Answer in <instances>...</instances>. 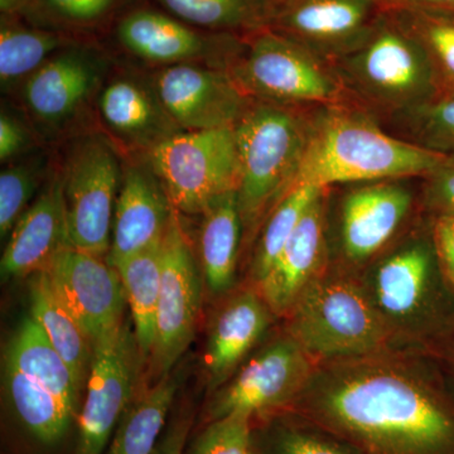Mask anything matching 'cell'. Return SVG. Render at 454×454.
I'll list each match as a JSON object with an SVG mask.
<instances>
[{"label":"cell","instance_id":"obj_1","mask_svg":"<svg viewBox=\"0 0 454 454\" xmlns=\"http://www.w3.org/2000/svg\"><path fill=\"white\" fill-rule=\"evenodd\" d=\"M417 352L317 364L289 406L356 454H454V404Z\"/></svg>","mask_w":454,"mask_h":454},{"label":"cell","instance_id":"obj_2","mask_svg":"<svg viewBox=\"0 0 454 454\" xmlns=\"http://www.w3.org/2000/svg\"><path fill=\"white\" fill-rule=\"evenodd\" d=\"M357 279L399 351L420 354L452 325L454 289L439 265L423 212Z\"/></svg>","mask_w":454,"mask_h":454},{"label":"cell","instance_id":"obj_3","mask_svg":"<svg viewBox=\"0 0 454 454\" xmlns=\"http://www.w3.org/2000/svg\"><path fill=\"white\" fill-rule=\"evenodd\" d=\"M444 157L397 138L351 104H328L310 112L309 138L295 186L330 188L423 178Z\"/></svg>","mask_w":454,"mask_h":454},{"label":"cell","instance_id":"obj_4","mask_svg":"<svg viewBox=\"0 0 454 454\" xmlns=\"http://www.w3.org/2000/svg\"><path fill=\"white\" fill-rule=\"evenodd\" d=\"M312 109L250 98L235 122L239 155L236 195L245 247L254 244L268 215L295 186Z\"/></svg>","mask_w":454,"mask_h":454},{"label":"cell","instance_id":"obj_5","mask_svg":"<svg viewBox=\"0 0 454 454\" xmlns=\"http://www.w3.org/2000/svg\"><path fill=\"white\" fill-rule=\"evenodd\" d=\"M331 66L346 103L379 122L438 97L426 51L390 12L382 14L365 40Z\"/></svg>","mask_w":454,"mask_h":454},{"label":"cell","instance_id":"obj_6","mask_svg":"<svg viewBox=\"0 0 454 454\" xmlns=\"http://www.w3.org/2000/svg\"><path fill=\"white\" fill-rule=\"evenodd\" d=\"M286 331L317 364L399 351L357 277L331 267L301 293Z\"/></svg>","mask_w":454,"mask_h":454},{"label":"cell","instance_id":"obj_7","mask_svg":"<svg viewBox=\"0 0 454 454\" xmlns=\"http://www.w3.org/2000/svg\"><path fill=\"white\" fill-rule=\"evenodd\" d=\"M420 178L327 188L331 267L357 277L422 214Z\"/></svg>","mask_w":454,"mask_h":454},{"label":"cell","instance_id":"obj_8","mask_svg":"<svg viewBox=\"0 0 454 454\" xmlns=\"http://www.w3.org/2000/svg\"><path fill=\"white\" fill-rule=\"evenodd\" d=\"M226 71L256 100L294 107L346 103L333 66L268 27L241 35Z\"/></svg>","mask_w":454,"mask_h":454},{"label":"cell","instance_id":"obj_9","mask_svg":"<svg viewBox=\"0 0 454 454\" xmlns=\"http://www.w3.org/2000/svg\"><path fill=\"white\" fill-rule=\"evenodd\" d=\"M68 243L107 258L122 166L113 142L100 134L77 137L59 163Z\"/></svg>","mask_w":454,"mask_h":454},{"label":"cell","instance_id":"obj_10","mask_svg":"<svg viewBox=\"0 0 454 454\" xmlns=\"http://www.w3.org/2000/svg\"><path fill=\"white\" fill-rule=\"evenodd\" d=\"M145 158L178 214L202 215L215 200L238 188L234 125L179 131Z\"/></svg>","mask_w":454,"mask_h":454},{"label":"cell","instance_id":"obj_11","mask_svg":"<svg viewBox=\"0 0 454 454\" xmlns=\"http://www.w3.org/2000/svg\"><path fill=\"white\" fill-rule=\"evenodd\" d=\"M145 360L136 334L124 325L95 343L73 454H104L122 414L142 384Z\"/></svg>","mask_w":454,"mask_h":454},{"label":"cell","instance_id":"obj_12","mask_svg":"<svg viewBox=\"0 0 454 454\" xmlns=\"http://www.w3.org/2000/svg\"><path fill=\"white\" fill-rule=\"evenodd\" d=\"M316 366V361L286 331L260 348L216 390L210 419L235 413L255 418L289 409Z\"/></svg>","mask_w":454,"mask_h":454},{"label":"cell","instance_id":"obj_13","mask_svg":"<svg viewBox=\"0 0 454 454\" xmlns=\"http://www.w3.org/2000/svg\"><path fill=\"white\" fill-rule=\"evenodd\" d=\"M201 268L176 211L162 243V280L149 376L170 375L195 337L202 304Z\"/></svg>","mask_w":454,"mask_h":454},{"label":"cell","instance_id":"obj_14","mask_svg":"<svg viewBox=\"0 0 454 454\" xmlns=\"http://www.w3.org/2000/svg\"><path fill=\"white\" fill-rule=\"evenodd\" d=\"M106 74V57L95 47L74 41L22 82L23 106L43 131H64L98 97Z\"/></svg>","mask_w":454,"mask_h":454},{"label":"cell","instance_id":"obj_15","mask_svg":"<svg viewBox=\"0 0 454 454\" xmlns=\"http://www.w3.org/2000/svg\"><path fill=\"white\" fill-rule=\"evenodd\" d=\"M379 0H268L265 27L333 65L385 13Z\"/></svg>","mask_w":454,"mask_h":454},{"label":"cell","instance_id":"obj_16","mask_svg":"<svg viewBox=\"0 0 454 454\" xmlns=\"http://www.w3.org/2000/svg\"><path fill=\"white\" fill-rule=\"evenodd\" d=\"M43 270L94 348L124 325L128 306L124 286L118 270L106 258L67 244Z\"/></svg>","mask_w":454,"mask_h":454},{"label":"cell","instance_id":"obj_17","mask_svg":"<svg viewBox=\"0 0 454 454\" xmlns=\"http://www.w3.org/2000/svg\"><path fill=\"white\" fill-rule=\"evenodd\" d=\"M148 80L182 131L232 127L250 103L225 68L215 66H167Z\"/></svg>","mask_w":454,"mask_h":454},{"label":"cell","instance_id":"obj_18","mask_svg":"<svg viewBox=\"0 0 454 454\" xmlns=\"http://www.w3.org/2000/svg\"><path fill=\"white\" fill-rule=\"evenodd\" d=\"M115 35L125 52L158 67L203 64L226 70L241 41V35L202 31L153 9L125 14Z\"/></svg>","mask_w":454,"mask_h":454},{"label":"cell","instance_id":"obj_19","mask_svg":"<svg viewBox=\"0 0 454 454\" xmlns=\"http://www.w3.org/2000/svg\"><path fill=\"white\" fill-rule=\"evenodd\" d=\"M330 268L327 188H324L309 203L273 268L255 289L277 318H286L307 286Z\"/></svg>","mask_w":454,"mask_h":454},{"label":"cell","instance_id":"obj_20","mask_svg":"<svg viewBox=\"0 0 454 454\" xmlns=\"http://www.w3.org/2000/svg\"><path fill=\"white\" fill-rule=\"evenodd\" d=\"M175 212L145 158L122 167L107 262L116 264L162 243Z\"/></svg>","mask_w":454,"mask_h":454},{"label":"cell","instance_id":"obj_21","mask_svg":"<svg viewBox=\"0 0 454 454\" xmlns=\"http://www.w3.org/2000/svg\"><path fill=\"white\" fill-rule=\"evenodd\" d=\"M67 244L64 191L57 164L49 181L8 236L0 260L3 280L20 279L43 270Z\"/></svg>","mask_w":454,"mask_h":454},{"label":"cell","instance_id":"obj_22","mask_svg":"<svg viewBox=\"0 0 454 454\" xmlns=\"http://www.w3.org/2000/svg\"><path fill=\"white\" fill-rule=\"evenodd\" d=\"M98 110L115 142L137 153L146 154L182 131L164 110L149 80L131 74H116L104 83Z\"/></svg>","mask_w":454,"mask_h":454},{"label":"cell","instance_id":"obj_23","mask_svg":"<svg viewBox=\"0 0 454 454\" xmlns=\"http://www.w3.org/2000/svg\"><path fill=\"white\" fill-rule=\"evenodd\" d=\"M274 313L255 288L239 293L212 321L205 349L210 390H219L267 334Z\"/></svg>","mask_w":454,"mask_h":454},{"label":"cell","instance_id":"obj_24","mask_svg":"<svg viewBox=\"0 0 454 454\" xmlns=\"http://www.w3.org/2000/svg\"><path fill=\"white\" fill-rule=\"evenodd\" d=\"M199 264L203 283L214 295L231 291L244 240L236 191L215 200L202 212Z\"/></svg>","mask_w":454,"mask_h":454},{"label":"cell","instance_id":"obj_25","mask_svg":"<svg viewBox=\"0 0 454 454\" xmlns=\"http://www.w3.org/2000/svg\"><path fill=\"white\" fill-rule=\"evenodd\" d=\"M3 389L17 423L35 443L56 446L76 423L70 406L7 361H3Z\"/></svg>","mask_w":454,"mask_h":454},{"label":"cell","instance_id":"obj_26","mask_svg":"<svg viewBox=\"0 0 454 454\" xmlns=\"http://www.w3.org/2000/svg\"><path fill=\"white\" fill-rule=\"evenodd\" d=\"M29 301V315L38 322L59 354L64 357L83 394L94 358V343L57 295L46 271L41 270L31 276Z\"/></svg>","mask_w":454,"mask_h":454},{"label":"cell","instance_id":"obj_27","mask_svg":"<svg viewBox=\"0 0 454 454\" xmlns=\"http://www.w3.org/2000/svg\"><path fill=\"white\" fill-rule=\"evenodd\" d=\"M4 361L59 396L79 417L82 391L74 373L31 315L26 316L9 342Z\"/></svg>","mask_w":454,"mask_h":454},{"label":"cell","instance_id":"obj_28","mask_svg":"<svg viewBox=\"0 0 454 454\" xmlns=\"http://www.w3.org/2000/svg\"><path fill=\"white\" fill-rule=\"evenodd\" d=\"M178 385L177 376L170 375L153 385L142 381L104 454L153 453L166 428Z\"/></svg>","mask_w":454,"mask_h":454},{"label":"cell","instance_id":"obj_29","mask_svg":"<svg viewBox=\"0 0 454 454\" xmlns=\"http://www.w3.org/2000/svg\"><path fill=\"white\" fill-rule=\"evenodd\" d=\"M162 243L113 265L121 276L134 334L145 363L154 348L162 280Z\"/></svg>","mask_w":454,"mask_h":454},{"label":"cell","instance_id":"obj_30","mask_svg":"<svg viewBox=\"0 0 454 454\" xmlns=\"http://www.w3.org/2000/svg\"><path fill=\"white\" fill-rule=\"evenodd\" d=\"M17 16H2L0 83L3 91L22 82L50 57L74 43L70 35L23 25Z\"/></svg>","mask_w":454,"mask_h":454},{"label":"cell","instance_id":"obj_31","mask_svg":"<svg viewBox=\"0 0 454 454\" xmlns=\"http://www.w3.org/2000/svg\"><path fill=\"white\" fill-rule=\"evenodd\" d=\"M170 16L202 31L244 35L265 27L268 0H158Z\"/></svg>","mask_w":454,"mask_h":454},{"label":"cell","instance_id":"obj_32","mask_svg":"<svg viewBox=\"0 0 454 454\" xmlns=\"http://www.w3.org/2000/svg\"><path fill=\"white\" fill-rule=\"evenodd\" d=\"M322 190L324 188L312 186L293 187L268 215L253 244L249 269L253 288L259 286L268 276L304 211Z\"/></svg>","mask_w":454,"mask_h":454},{"label":"cell","instance_id":"obj_33","mask_svg":"<svg viewBox=\"0 0 454 454\" xmlns=\"http://www.w3.org/2000/svg\"><path fill=\"white\" fill-rule=\"evenodd\" d=\"M422 44L432 66L437 98H454V13L433 11L390 12Z\"/></svg>","mask_w":454,"mask_h":454},{"label":"cell","instance_id":"obj_34","mask_svg":"<svg viewBox=\"0 0 454 454\" xmlns=\"http://www.w3.org/2000/svg\"><path fill=\"white\" fill-rule=\"evenodd\" d=\"M53 167L49 155L31 152L7 163L0 173V238L8 239L27 208L35 201Z\"/></svg>","mask_w":454,"mask_h":454},{"label":"cell","instance_id":"obj_35","mask_svg":"<svg viewBox=\"0 0 454 454\" xmlns=\"http://www.w3.org/2000/svg\"><path fill=\"white\" fill-rule=\"evenodd\" d=\"M380 124L411 145L438 154H454V98H434Z\"/></svg>","mask_w":454,"mask_h":454},{"label":"cell","instance_id":"obj_36","mask_svg":"<svg viewBox=\"0 0 454 454\" xmlns=\"http://www.w3.org/2000/svg\"><path fill=\"white\" fill-rule=\"evenodd\" d=\"M118 0H25L16 14L27 25L70 35L106 20Z\"/></svg>","mask_w":454,"mask_h":454},{"label":"cell","instance_id":"obj_37","mask_svg":"<svg viewBox=\"0 0 454 454\" xmlns=\"http://www.w3.org/2000/svg\"><path fill=\"white\" fill-rule=\"evenodd\" d=\"M306 422V420H304ZM256 454H259L256 452ZM260 454H356L312 424L278 423Z\"/></svg>","mask_w":454,"mask_h":454},{"label":"cell","instance_id":"obj_38","mask_svg":"<svg viewBox=\"0 0 454 454\" xmlns=\"http://www.w3.org/2000/svg\"><path fill=\"white\" fill-rule=\"evenodd\" d=\"M252 420L238 413L211 420L188 454H256Z\"/></svg>","mask_w":454,"mask_h":454},{"label":"cell","instance_id":"obj_39","mask_svg":"<svg viewBox=\"0 0 454 454\" xmlns=\"http://www.w3.org/2000/svg\"><path fill=\"white\" fill-rule=\"evenodd\" d=\"M419 201L427 216L454 214V154L446 155L434 169L420 178Z\"/></svg>","mask_w":454,"mask_h":454},{"label":"cell","instance_id":"obj_40","mask_svg":"<svg viewBox=\"0 0 454 454\" xmlns=\"http://www.w3.org/2000/svg\"><path fill=\"white\" fill-rule=\"evenodd\" d=\"M33 143L31 131L26 122L3 107L0 114V160L3 164L16 160L31 153Z\"/></svg>","mask_w":454,"mask_h":454},{"label":"cell","instance_id":"obj_41","mask_svg":"<svg viewBox=\"0 0 454 454\" xmlns=\"http://www.w3.org/2000/svg\"><path fill=\"white\" fill-rule=\"evenodd\" d=\"M429 219L439 265L447 282L454 289V214Z\"/></svg>","mask_w":454,"mask_h":454},{"label":"cell","instance_id":"obj_42","mask_svg":"<svg viewBox=\"0 0 454 454\" xmlns=\"http://www.w3.org/2000/svg\"><path fill=\"white\" fill-rule=\"evenodd\" d=\"M192 423L193 414L188 409L175 415L168 426L164 428L157 447L152 454H184Z\"/></svg>","mask_w":454,"mask_h":454},{"label":"cell","instance_id":"obj_43","mask_svg":"<svg viewBox=\"0 0 454 454\" xmlns=\"http://www.w3.org/2000/svg\"><path fill=\"white\" fill-rule=\"evenodd\" d=\"M387 12L433 11L454 13V0H379Z\"/></svg>","mask_w":454,"mask_h":454},{"label":"cell","instance_id":"obj_44","mask_svg":"<svg viewBox=\"0 0 454 454\" xmlns=\"http://www.w3.org/2000/svg\"><path fill=\"white\" fill-rule=\"evenodd\" d=\"M25 0H0L2 16H13Z\"/></svg>","mask_w":454,"mask_h":454}]
</instances>
